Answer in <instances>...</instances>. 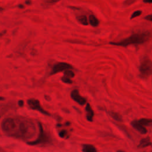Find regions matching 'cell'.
Wrapping results in <instances>:
<instances>
[{
  "instance_id": "6da1fadb",
  "label": "cell",
  "mask_w": 152,
  "mask_h": 152,
  "mask_svg": "<svg viewBox=\"0 0 152 152\" xmlns=\"http://www.w3.org/2000/svg\"><path fill=\"white\" fill-rule=\"evenodd\" d=\"M2 129L10 136L20 139H29L36 134V127L32 120L7 118L2 123Z\"/></svg>"
},
{
  "instance_id": "7a4b0ae2",
  "label": "cell",
  "mask_w": 152,
  "mask_h": 152,
  "mask_svg": "<svg viewBox=\"0 0 152 152\" xmlns=\"http://www.w3.org/2000/svg\"><path fill=\"white\" fill-rule=\"evenodd\" d=\"M151 36L149 33L134 34L130 36L119 42H111L109 44L116 46L126 47L132 45H140L148 42Z\"/></svg>"
},
{
  "instance_id": "3957f363",
  "label": "cell",
  "mask_w": 152,
  "mask_h": 152,
  "mask_svg": "<svg viewBox=\"0 0 152 152\" xmlns=\"http://www.w3.org/2000/svg\"><path fill=\"white\" fill-rule=\"evenodd\" d=\"M139 70L142 78H147L152 73V61L148 58L144 59L140 66Z\"/></svg>"
},
{
  "instance_id": "277c9868",
  "label": "cell",
  "mask_w": 152,
  "mask_h": 152,
  "mask_svg": "<svg viewBox=\"0 0 152 152\" xmlns=\"http://www.w3.org/2000/svg\"><path fill=\"white\" fill-rule=\"evenodd\" d=\"M39 133L38 138L35 141H29L27 143L28 144L34 146V145H38L41 143H44L45 142H47L48 140V137H47L46 134L44 133L42 126L41 125V124H39Z\"/></svg>"
},
{
  "instance_id": "5b68a950",
  "label": "cell",
  "mask_w": 152,
  "mask_h": 152,
  "mask_svg": "<svg viewBox=\"0 0 152 152\" xmlns=\"http://www.w3.org/2000/svg\"><path fill=\"white\" fill-rule=\"evenodd\" d=\"M69 69H73L72 66L66 63H58L54 66L51 75H54Z\"/></svg>"
},
{
  "instance_id": "8992f818",
  "label": "cell",
  "mask_w": 152,
  "mask_h": 152,
  "mask_svg": "<svg viewBox=\"0 0 152 152\" xmlns=\"http://www.w3.org/2000/svg\"><path fill=\"white\" fill-rule=\"evenodd\" d=\"M27 103L30 108L34 109V110H36L40 112L41 113L45 114V115H49V113L47 111H45L43 108L41 106L40 102L38 100L35 99H30L27 101Z\"/></svg>"
},
{
  "instance_id": "52a82bcc",
  "label": "cell",
  "mask_w": 152,
  "mask_h": 152,
  "mask_svg": "<svg viewBox=\"0 0 152 152\" xmlns=\"http://www.w3.org/2000/svg\"><path fill=\"white\" fill-rule=\"evenodd\" d=\"M71 97L73 100H74L80 105H84L87 103L86 99L80 95L78 90L77 89L73 90L72 91L71 93Z\"/></svg>"
},
{
  "instance_id": "ba28073f",
  "label": "cell",
  "mask_w": 152,
  "mask_h": 152,
  "mask_svg": "<svg viewBox=\"0 0 152 152\" xmlns=\"http://www.w3.org/2000/svg\"><path fill=\"white\" fill-rule=\"evenodd\" d=\"M131 124L133 126V127L134 129H136L137 131H138L140 133H141L142 134H145L147 133V130L146 128V127L136 122V120H134L133 121V122H131Z\"/></svg>"
},
{
  "instance_id": "9c48e42d",
  "label": "cell",
  "mask_w": 152,
  "mask_h": 152,
  "mask_svg": "<svg viewBox=\"0 0 152 152\" xmlns=\"http://www.w3.org/2000/svg\"><path fill=\"white\" fill-rule=\"evenodd\" d=\"M86 111L87 119L88 121H90V122H92L93 119V116H94V111L89 103H87L86 107Z\"/></svg>"
},
{
  "instance_id": "30bf717a",
  "label": "cell",
  "mask_w": 152,
  "mask_h": 152,
  "mask_svg": "<svg viewBox=\"0 0 152 152\" xmlns=\"http://www.w3.org/2000/svg\"><path fill=\"white\" fill-rule=\"evenodd\" d=\"M151 140H150V138L149 137H147L144 138H143L138 146V148H145L146 147H148V146H151Z\"/></svg>"
},
{
  "instance_id": "8fae6325",
  "label": "cell",
  "mask_w": 152,
  "mask_h": 152,
  "mask_svg": "<svg viewBox=\"0 0 152 152\" xmlns=\"http://www.w3.org/2000/svg\"><path fill=\"white\" fill-rule=\"evenodd\" d=\"M136 121L144 126H152V119L142 118L139 120H136Z\"/></svg>"
},
{
  "instance_id": "7c38bea8",
  "label": "cell",
  "mask_w": 152,
  "mask_h": 152,
  "mask_svg": "<svg viewBox=\"0 0 152 152\" xmlns=\"http://www.w3.org/2000/svg\"><path fill=\"white\" fill-rule=\"evenodd\" d=\"M82 151L84 152H96L97 151V149L93 145L83 144Z\"/></svg>"
},
{
  "instance_id": "4fadbf2b",
  "label": "cell",
  "mask_w": 152,
  "mask_h": 152,
  "mask_svg": "<svg viewBox=\"0 0 152 152\" xmlns=\"http://www.w3.org/2000/svg\"><path fill=\"white\" fill-rule=\"evenodd\" d=\"M89 23L93 27H97L99 24V21L98 19L94 16V15H90L88 18Z\"/></svg>"
},
{
  "instance_id": "5bb4252c",
  "label": "cell",
  "mask_w": 152,
  "mask_h": 152,
  "mask_svg": "<svg viewBox=\"0 0 152 152\" xmlns=\"http://www.w3.org/2000/svg\"><path fill=\"white\" fill-rule=\"evenodd\" d=\"M77 21L81 24L84 26H87L88 24V21L87 20V18L84 15H81L77 17Z\"/></svg>"
},
{
  "instance_id": "9a60e30c",
  "label": "cell",
  "mask_w": 152,
  "mask_h": 152,
  "mask_svg": "<svg viewBox=\"0 0 152 152\" xmlns=\"http://www.w3.org/2000/svg\"><path fill=\"white\" fill-rule=\"evenodd\" d=\"M109 115L115 120H117V121H121V118H122V117H121V115H119L118 113H116V112H114L113 111H111L109 112Z\"/></svg>"
},
{
  "instance_id": "2e32d148",
  "label": "cell",
  "mask_w": 152,
  "mask_h": 152,
  "mask_svg": "<svg viewBox=\"0 0 152 152\" xmlns=\"http://www.w3.org/2000/svg\"><path fill=\"white\" fill-rule=\"evenodd\" d=\"M64 76L69 77H74L75 74L73 71L71 70V69H69L64 71Z\"/></svg>"
},
{
  "instance_id": "e0dca14e",
  "label": "cell",
  "mask_w": 152,
  "mask_h": 152,
  "mask_svg": "<svg viewBox=\"0 0 152 152\" xmlns=\"http://www.w3.org/2000/svg\"><path fill=\"white\" fill-rule=\"evenodd\" d=\"M141 14H142V11H141V10L136 11H134V12L132 14V15H131L130 19H134V18H136V17H137L140 16V15H141Z\"/></svg>"
},
{
  "instance_id": "ac0fdd59",
  "label": "cell",
  "mask_w": 152,
  "mask_h": 152,
  "mask_svg": "<svg viewBox=\"0 0 152 152\" xmlns=\"http://www.w3.org/2000/svg\"><path fill=\"white\" fill-rule=\"evenodd\" d=\"M61 80L63 82L67 83V84H71L73 83L72 80L70 78V77H67V76H64L63 77L61 78Z\"/></svg>"
},
{
  "instance_id": "d6986e66",
  "label": "cell",
  "mask_w": 152,
  "mask_h": 152,
  "mask_svg": "<svg viewBox=\"0 0 152 152\" xmlns=\"http://www.w3.org/2000/svg\"><path fill=\"white\" fill-rule=\"evenodd\" d=\"M136 1V0H126V1L124 2V5L126 6H128L134 4Z\"/></svg>"
},
{
  "instance_id": "ffe728a7",
  "label": "cell",
  "mask_w": 152,
  "mask_h": 152,
  "mask_svg": "<svg viewBox=\"0 0 152 152\" xmlns=\"http://www.w3.org/2000/svg\"><path fill=\"white\" fill-rule=\"evenodd\" d=\"M59 1L60 0H46L45 3L47 4H49V5H53V4L58 3Z\"/></svg>"
},
{
  "instance_id": "44dd1931",
  "label": "cell",
  "mask_w": 152,
  "mask_h": 152,
  "mask_svg": "<svg viewBox=\"0 0 152 152\" xmlns=\"http://www.w3.org/2000/svg\"><path fill=\"white\" fill-rule=\"evenodd\" d=\"M67 131H66V130H62L59 133V136L61 137H62V138H64L66 136V134H67Z\"/></svg>"
},
{
  "instance_id": "7402d4cb",
  "label": "cell",
  "mask_w": 152,
  "mask_h": 152,
  "mask_svg": "<svg viewBox=\"0 0 152 152\" xmlns=\"http://www.w3.org/2000/svg\"><path fill=\"white\" fill-rule=\"evenodd\" d=\"M144 19H145L146 20L152 21V14H150V15L147 16L146 17H145Z\"/></svg>"
},
{
  "instance_id": "603a6c76",
  "label": "cell",
  "mask_w": 152,
  "mask_h": 152,
  "mask_svg": "<svg viewBox=\"0 0 152 152\" xmlns=\"http://www.w3.org/2000/svg\"><path fill=\"white\" fill-rule=\"evenodd\" d=\"M25 4H27V5H31L32 4V0H26Z\"/></svg>"
},
{
  "instance_id": "cb8c5ba5",
  "label": "cell",
  "mask_w": 152,
  "mask_h": 152,
  "mask_svg": "<svg viewBox=\"0 0 152 152\" xmlns=\"http://www.w3.org/2000/svg\"><path fill=\"white\" fill-rule=\"evenodd\" d=\"M144 3H152V0H143Z\"/></svg>"
},
{
  "instance_id": "d4e9b609",
  "label": "cell",
  "mask_w": 152,
  "mask_h": 152,
  "mask_svg": "<svg viewBox=\"0 0 152 152\" xmlns=\"http://www.w3.org/2000/svg\"><path fill=\"white\" fill-rule=\"evenodd\" d=\"M19 106H22L24 105V102H23V101H20L19 102Z\"/></svg>"
},
{
  "instance_id": "484cf974",
  "label": "cell",
  "mask_w": 152,
  "mask_h": 152,
  "mask_svg": "<svg viewBox=\"0 0 152 152\" xmlns=\"http://www.w3.org/2000/svg\"><path fill=\"white\" fill-rule=\"evenodd\" d=\"M6 33V30H4V31H3L2 32L0 33V36H3V35H4Z\"/></svg>"
},
{
  "instance_id": "4316f807",
  "label": "cell",
  "mask_w": 152,
  "mask_h": 152,
  "mask_svg": "<svg viewBox=\"0 0 152 152\" xmlns=\"http://www.w3.org/2000/svg\"><path fill=\"white\" fill-rule=\"evenodd\" d=\"M70 9H77V10H79L80 9V8H76V7H69Z\"/></svg>"
},
{
  "instance_id": "83f0119b",
  "label": "cell",
  "mask_w": 152,
  "mask_h": 152,
  "mask_svg": "<svg viewBox=\"0 0 152 152\" xmlns=\"http://www.w3.org/2000/svg\"><path fill=\"white\" fill-rule=\"evenodd\" d=\"M19 7L20 8V9H23L24 8V6L22 5V4H19Z\"/></svg>"
},
{
  "instance_id": "f1b7e54d",
  "label": "cell",
  "mask_w": 152,
  "mask_h": 152,
  "mask_svg": "<svg viewBox=\"0 0 152 152\" xmlns=\"http://www.w3.org/2000/svg\"><path fill=\"white\" fill-rule=\"evenodd\" d=\"M4 98H3V97H0V101H3V100H4Z\"/></svg>"
},
{
  "instance_id": "f546056e",
  "label": "cell",
  "mask_w": 152,
  "mask_h": 152,
  "mask_svg": "<svg viewBox=\"0 0 152 152\" xmlns=\"http://www.w3.org/2000/svg\"><path fill=\"white\" fill-rule=\"evenodd\" d=\"M4 151V150H3V149H2V148H1V147H0V151Z\"/></svg>"
},
{
  "instance_id": "4dcf8cb0",
  "label": "cell",
  "mask_w": 152,
  "mask_h": 152,
  "mask_svg": "<svg viewBox=\"0 0 152 152\" xmlns=\"http://www.w3.org/2000/svg\"><path fill=\"white\" fill-rule=\"evenodd\" d=\"M2 10H3V9H2V8H0V11H2Z\"/></svg>"
}]
</instances>
